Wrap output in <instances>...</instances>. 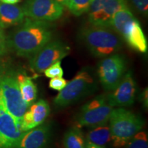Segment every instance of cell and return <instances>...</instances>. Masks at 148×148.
<instances>
[{
	"label": "cell",
	"mask_w": 148,
	"mask_h": 148,
	"mask_svg": "<svg viewBox=\"0 0 148 148\" xmlns=\"http://www.w3.org/2000/svg\"><path fill=\"white\" fill-rule=\"evenodd\" d=\"M50 136V125L42 123L24 132L16 148H46Z\"/></svg>",
	"instance_id": "obj_15"
},
{
	"label": "cell",
	"mask_w": 148,
	"mask_h": 148,
	"mask_svg": "<svg viewBox=\"0 0 148 148\" xmlns=\"http://www.w3.org/2000/svg\"><path fill=\"white\" fill-rule=\"evenodd\" d=\"M127 62L125 57L114 53L103 58L97 66V76L105 90L111 91L121 82L125 75Z\"/></svg>",
	"instance_id": "obj_9"
},
{
	"label": "cell",
	"mask_w": 148,
	"mask_h": 148,
	"mask_svg": "<svg viewBox=\"0 0 148 148\" xmlns=\"http://www.w3.org/2000/svg\"><path fill=\"white\" fill-rule=\"evenodd\" d=\"M21 0H0V1L4 3H8V4H16V3H19Z\"/></svg>",
	"instance_id": "obj_27"
},
{
	"label": "cell",
	"mask_w": 148,
	"mask_h": 148,
	"mask_svg": "<svg viewBox=\"0 0 148 148\" xmlns=\"http://www.w3.org/2000/svg\"><path fill=\"white\" fill-rule=\"evenodd\" d=\"M25 18L21 6L0 1V26L3 29L17 26Z\"/></svg>",
	"instance_id": "obj_16"
},
{
	"label": "cell",
	"mask_w": 148,
	"mask_h": 148,
	"mask_svg": "<svg viewBox=\"0 0 148 148\" xmlns=\"http://www.w3.org/2000/svg\"><path fill=\"white\" fill-rule=\"evenodd\" d=\"M7 36H5L3 29L0 26V56L5 55L8 51Z\"/></svg>",
	"instance_id": "obj_25"
},
{
	"label": "cell",
	"mask_w": 148,
	"mask_h": 148,
	"mask_svg": "<svg viewBox=\"0 0 148 148\" xmlns=\"http://www.w3.org/2000/svg\"><path fill=\"white\" fill-rule=\"evenodd\" d=\"M92 0H71L67 7L71 13L79 16L88 12Z\"/></svg>",
	"instance_id": "obj_20"
},
{
	"label": "cell",
	"mask_w": 148,
	"mask_h": 148,
	"mask_svg": "<svg viewBox=\"0 0 148 148\" xmlns=\"http://www.w3.org/2000/svg\"><path fill=\"white\" fill-rule=\"evenodd\" d=\"M110 27L134 50L145 53L147 51V41L139 21L128 7L122 8L114 14Z\"/></svg>",
	"instance_id": "obj_5"
},
{
	"label": "cell",
	"mask_w": 148,
	"mask_h": 148,
	"mask_svg": "<svg viewBox=\"0 0 148 148\" xmlns=\"http://www.w3.org/2000/svg\"><path fill=\"white\" fill-rule=\"evenodd\" d=\"M138 12L147 16L148 12V0H130Z\"/></svg>",
	"instance_id": "obj_23"
},
{
	"label": "cell",
	"mask_w": 148,
	"mask_h": 148,
	"mask_svg": "<svg viewBox=\"0 0 148 148\" xmlns=\"http://www.w3.org/2000/svg\"><path fill=\"white\" fill-rule=\"evenodd\" d=\"M148 93H147V88H145V90L142 92L141 95H140V100L143 103V106L145 108H147L148 107Z\"/></svg>",
	"instance_id": "obj_26"
},
{
	"label": "cell",
	"mask_w": 148,
	"mask_h": 148,
	"mask_svg": "<svg viewBox=\"0 0 148 148\" xmlns=\"http://www.w3.org/2000/svg\"><path fill=\"white\" fill-rule=\"evenodd\" d=\"M136 83L131 71H127L117 86L108 96V103L112 108H124L134 103L136 94Z\"/></svg>",
	"instance_id": "obj_12"
},
{
	"label": "cell",
	"mask_w": 148,
	"mask_h": 148,
	"mask_svg": "<svg viewBox=\"0 0 148 148\" xmlns=\"http://www.w3.org/2000/svg\"><path fill=\"white\" fill-rule=\"evenodd\" d=\"M50 113L49 103L40 99L30 105L22 117L21 128L23 132L34 128L42 124Z\"/></svg>",
	"instance_id": "obj_14"
},
{
	"label": "cell",
	"mask_w": 148,
	"mask_h": 148,
	"mask_svg": "<svg viewBox=\"0 0 148 148\" xmlns=\"http://www.w3.org/2000/svg\"><path fill=\"white\" fill-rule=\"evenodd\" d=\"M86 140L99 147H105L110 140V130L108 122L90 127L86 134Z\"/></svg>",
	"instance_id": "obj_18"
},
{
	"label": "cell",
	"mask_w": 148,
	"mask_h": 148,
	"mask_svg": "<svg viewBox=\"0 0 148 148\" xmlns=\"http://www.w3.org/2000/svg\"><path fill=\"white\" fill-rule=\"evenodd\" d=\"M53 34L49 22L25 17L7 37L8 47L18 56L30 58L52 40Z\"/></svg>",
	"instance_id": "obj_1"
},
{
	"label": "cell",
	"mask_w": 148,
	"mask_h": 148,
	"mask_svg": "<svg viewBox=\"0 0 148 148\" xmlns=\"http://www.w3.org/2000/svg\"><path fill=\"white\" fill-rule=\"evenodd\" d=\"M77 37L86 49L96 58H105L121 49V37L110 27L88 23L79 29Z\"/></svg>",
	"instance_id": "obj_2"
},
{
	"label": "cell",
	"mask_w": 148,
	"mask_h": 148,
	"mask_svg": "<svg viewBox=\"0 0 148 148\" xmlns=\"http://www.w3.org/2000/svg\"><path fill=\"white\" fill-rule=\"evenodd\" d=\"M23 132L0 99V148H16Z\"/></svg>",
	"instance_id": "obj_13"
},
{
	"label": "cell",
	"mask_w": 148,
	"mask_h": 148,
	"mask_svg": "<svg viewBox=\"0 0 148 148\" xmlns=\"http://www.w3.org/2000/svg\"><path fill=\"white\" fill-rule=\"evenodd\" d=\"M86 140L80 127L73 126L66 131L63 137L64 148H85Z\"/></svg>",
	"instance_id": "obj_19"
},
{
	"label": "cell",
	"mask_w": 148,
	"mask_h": 148,
	"mask_svg": "<svg viewBox=\"0 0 148 148\" xmlns=\"http://www.w3.org/2000/svg\"><path fill=\"white\" fill-rule=\"evenodd\" d=\"M85 148H105L102 147H99V146L96 145L95 144L90 143V142L86 141V144H85Z\"/></svg>",
	"instance_id": "obj_28"
},
{
	"label": "cell",
	"mask_w": 148,
	"mask_h": 148,
	"mask_svg": "<svg viewBox=\"0 0 148 148\" xmlns=\"http://www.w3.org/2000/svg\"><path fill=\"white\" fill-rule=\"evenodd\" d=\"M16 78L22 97L25 102L29 106L34 102L37 97L38 90L32 78L24 73H18L16 75Z\"/></svg>",
	"instance_id": "obj_17"
},
{
	"label": "cell",
	"mask_w": 148,
	"mask_h": 148,
	"mask_svg": "<svg viewBox=\"0 0 148 148\" xmlns=\"http://www.w3.org/2000/svg\"><path fill=\"white\" fill-rule=\"evenodd\" d=\"M110 140L116 148L124 147L143 128L145 121L139 114L124 108L112 109L108 120Z\"/></svg>",
	"instance_id": "obj_3"
},
{
	"label": "cell",
	"mask_w": 148,
	"mask_h": 148,
	"mask_svg": "<svg viewBox=\"0 0 148 148\" xmlns=\"http://www.w3.org/2000/svg\"><path fill=\"white\" fill-rule=\"evenodd\" d=\"M69 53L70 47L62 40H51L29 58V67L35 73H43L47 68L61 61Z\"/></svg>",
	"instance_id": "obj_8"
},
{
	"label": "cell",
	"mask_w": 148,
	"mask_h": 148,
	"mask_svg": "<svg viewBox=\"0 0 148 148\" xmlns=\"http://www.w3.org/2000/svg\"><path fill=\"white\" fill-rule=\"evenodd\" d=\"M126 7H128L126 0H92L87 12L88 23L110 27L114 14Z\"/></svg>",
	"instance_id": "obj_11"
},
{
	"label": "cell",
	"mask_w": 148,
	"mask_h": 148,
	"mask_svg": "<svg viewBox=\"0 0 148 148\" xmlns=\"http://www.w3.org/2000/svg\"><path fill=\"white\" fill-rule=\"evenodd\" d=\"M68 81L62 78V77H53V78H51L49 80V86L51 89L57 90V91H60L65 87Z\"/></svg>",
	"instance_id": "obj_24"
},
{
	"label": "cell",
	"mask_w": 148,
	"mask_h": 148,
	"mask_svg": "<svg viewBox=\"0 0 148 148\" xmlns=\"http://www.w3.org/2000/svg\"><path fill=\"white\" fill-rule=\"evenodd\" d=\"M112 109L107 95H98L81 108L75 117V126L91 127L108 123Z\"/></svg>",
	"instance_id": "obj_7"
},
{
	"label": "cell",
	"mask_w": 148,
	"mask_h": 148,
	"mask_svg": "<svg viewBox=\"0 0 148 148\" xmlns=\"http://www.w3.org/2000/svg\"><path fill=\"white\" fill-rule=\"evenodd\" d=\"M44 75L48 78H53V77H61L63 76L64 71L61 66V61H58L56 63L51 64L43 72Z\"/></svg>",
	"instance_id": "obj_22"
},
{
	"label": "cell",
	"mask_w": 148,
	"mask_h": 148,
	"mask_svg": "<svg viewBox=\"0 0 148 148\" xmlns=\"http://www.w3.org/2000/svg\"><path fill=\"white\" fill-rule=\"evenodd\" d=\"M125 148H148V137L147 133L140 130L129 140Z\"/></svg>",
	"instance_id": "obj_21"
},
{
	"label": "cell",
	"mask_w": 148,
	"mask_h": 148,
	"mask_svg": "<svg viewBox=\"0 0 148 148\" xmlns=\"http://www.w3.org/2000/svg\"><path fill=\"white\" fill-rule=\"evenodd\" d=\"M0 99L7 111L21 125L23 115L29 106L22 97L13 74L0 75Z\"/></svg>",
	"instance_id": "obj_6"
},
{
	"label": "cell",
	"mask_w": 148,
	"mask_h": 148,
	"mask_svg": "<svg viewBox=\"0 0 148 148\" xmlns=\"http://www.w3.org/2000/svg\"><path fill=\"white\" fill-rule=\"evenodd\" d=\"M98 84L90 68L81 69L53 99L56 108H63L88 97L97 91Z\"/></svg>",
	"instance_id": "obj_4"
},
{
	"label": "cell",
	"mask_w": 148,
	"mask_h": 148,
	"mask_svg": "<svg viewBox=\"0 0 148 148\" xmlns=\"http://www.w3.org/2000/svg\"><path fill=\"white\" fill-rule=\"evenodd\" d=\"M21 8L25 17L38 21H56L64 13V7L56 0H25Z\"/></svg>",
	"instance_id": "obj_10"
},
{
	"label": "cell",
	"mask_w": 148,
	"mask_h": 148,
	"mask_svg": "<svg viewBox=\"0 0 148 148\" xmlns=\"http://www.w3.org/2000/svg\"><path fill=\"white\" fill-rule=\"evenodd\" d=\"M56 1L59 4L62 5V6L64 7V6H67L71 0H56Z\"/></svg>",
	"instance_id": "obj_29"
}]
</instances>
